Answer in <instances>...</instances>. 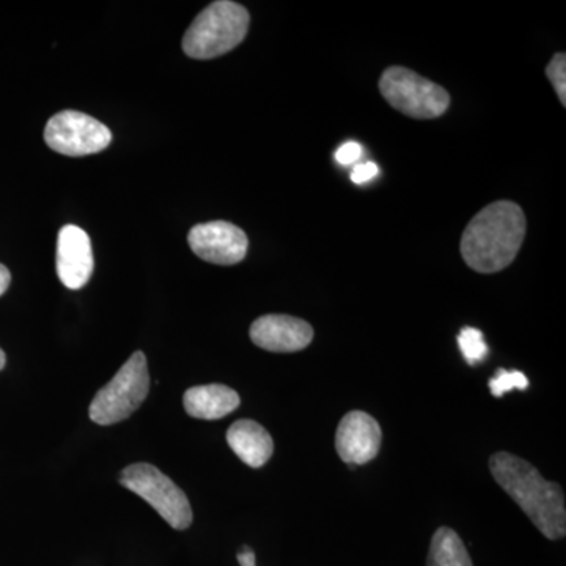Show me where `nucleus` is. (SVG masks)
<instances>
[{
    "mask_svg": "<svg viewBox=\"0 0 566 566\" xmlns=\"http://www.w3.org/2000/svg\"><path fill=\"white\" fill-rule=\"evenodd\" d=\"M227 442L234 455L253 469L262 468L274 453V442L262 424L238 420L227 431Z\"/></svg>",
    "mask_w": 566,
    "mask_h": 566,
    "instance_id": "f8f14e48",
    "label": "nucleus"
},
{
    "mask_svg": "<svg viewBox=\"0 0 566 566\" xmlns=\"http://www.w3.org/2000/svg\"><path fill=\"white\" fill-rule=\"evenodd\" d=\"M376 175H378V166L375 163H364L353 170L352 180L356 185H364V182L374 180Z\"/></svg>",
    "mask_w": 566,
    "mask_h": 566,
    "instance_id": "6ab92c4d",
    "label": "nucleus"
},
{
    "mask_svg": "<svg viewBox=\"0 0 566 566\" xmlns=\"http://www.w3.org/2000/svg\"><path fill=\"white\" fill-rule=\"evenodd\" d=\"M526 237V216L520 205L502 200L488 205L465 227L461 253L471 270L494 274L513 263Z\"/></svg>",
    "mask_w": 566,
    "mask_h": 566,
    "instance_id": "f03ea898",
    "label": "nucleus"
},
{
    "mask_svg": "<svg viewBox=\"0 0 566 566\" xmlns=\"http://www.w3.org/2000/svg\"><path fill=\"white\" fill-rule=\"evenodd\" d=\"M150 392L147 357L136 352L126 360L117 375L93 398L88 416L93 422L114 424L128 419L139 409Z\"/></svg>",
    "mask_w": 566,
    "mask_h": 566,
    "instance_id": "20e7f679",
    "label": "nucleus"
},
{
    "mask_svg": "<svg viewBox=\"0 0 566 566\" xmlns=\"http://www.w3.org/2000/svg\"><path fill=\"white\" fill-rule=\"evenodd\" d=\"M249 11L230 0L212 2L182 36V51L197 61H210L234 50L249 31Z\"/></svg>",
    "mask_w": 566,
    "mask_h": 566,
    "instance_id": "7ed1b4c3",
    "label": "nucleus"
},
{
    "mask_svg": "<svg viewBox=\"0 0 566 566\" xmlns=\"http://www.w3.org/2000/svg\"><path fill=\"white\" fill-rule=\"evenodd\" d=\"M427 566H472V560L460 535L452 528L441 527L431 538Z\"/></svg>",
    "mask_w": 566,
    "mask_h": 566,
    "instance_id": "4468645a",
    "label": "nucleus"
},
{
    "mask_svg": "<svg viewBox=\"0 0 566 566\" xmlns=\"http://www.w3.org/2000/svg\"><path fill=\"white\" fill-rule=\"evenodd\" d=\"M490 471L495 482L521 506L546 538H564L566 510L560 485L547 482L534 465L509 452L491 457Z\"/></svg>",
    "mask_w": 566,
    "mask_h": 566,
    "instance_id": "f257e3e1",
    "label": "nucleus"
},
{
    "mask_svg": "<svg viewBox=\"0 0 566 566\" xmlns=\"http://www.w3.org/2000/svg\"><path fill=\"white\" fill-rule=\"evenodd\" d=\"M379 91L394 109L419 120L441 117L450 106L446 88L403 66L387 69L379 80Z\"/></svg>",
    "mask_w": 566,
    "mask_h": 566,
    "instance_id": "39448f33",
    "label": "nucleus"
},
{
    "mask_svg": "<svg viewBox=\"0 0 566 566\" xmlns=\"http://www.w3.org/2000/svg\"><path fill=\"white\" fill-rule=\"evenodd\" d=\"M7 364V356L6 353L0 349V370H2L3 367H6Z\"/></svg>",
    "mask_w": 566,
    "mask_h": 566,
    "instance_id": "4be33fe9",
    "label": "nucleus"
},
{
    "mask_svg": "<svg viewBox=\"0 0 566 566\" xmlns=\"http://www.w3.org/2000/svg\"><path fill=\"white\" fill-rule=\"evenodd\" d=\"M381 441V427L376 419L364 411H352L338 424L335 449L346 464L360 465L375 460Z\"/></svg>",
    "mask_w": 566,
    "mask_h": 566,
    "instance_id": "1a4fd4ad",
    "label": "nucleus"
},
{
    "mask_svg": "<svg viewBox=\"0 0 566 566\" xmlns=\"http://www.w3.org/2000/svg\"><path fill=\"white\" fill-rule=\"evenodd\" d=\"M241 403L240 395L223 385L197 386L182 397L186 412L193 419L218 420L229 416Z\"/></svg>",
    "mask_w": 566,
    "mask_h": 566,
    "instance_id": "ddd939ff",
    "label": "nucleus"
},
{
    "mask_svg": "<svg viewBox=\"0 0 566 566\" xmlns=\"http://www.w3.org/2000/svg\"><path fill=\"white\" fill-rule=\"evenodd\" d=\"M528 387V379L526 375L521 371H506L504 368L495 371V376L490 381L491 394L494 397L501 398L506 392H512L513 389L526 390Z\"/></svg>",
    "mask_w": 566,
    "mask_h": 566,
    "instance_id": "dca6fc26",
    "label": "nucleus"
},
{
    "mask_svg": "<svg viewBox=\"0 0 566 566\" xmlns=\"http://www.w3.org/2000/svg\"><path fill=\"white\" fill-rule=\"evenodd\" d=\"M546 76L553 82L558 99L566 106V55L556 54L546 66Z\"/></svg>",
    "mask_w": 566,
    "mask_h": 566,
    "instance_id": "f3484780",
    "label": "nucleus"
},
{
    "mask_svg": "<svg viewBox=\"0 0 566 566\" xmlns=\"http://www.w3.org/2000/svg\"><path fill=\"white\" fill-rule=\"evenodd\" d=\"M93 249L88 234L77 226H65L59 232L55 268L63 285L80 290L93 274Z\"/></svg>",
    "mask_w": 566,
    "mask_h": 566,
    "instance_id": "9d476101",
    "label": "nucleus"
},
{
    "mask_svg": "<svg viewBox=\"0 0 566 566\" xmlns=\"http://www.w3.org/2000/svg\"><path fill=\"white\" fill-rule=\"evenodd\" d=\"M238 562H240L241 566H256L255 553H253L251 547L243 546L240 553H238Z\"/></svg>",
    "mask_w": 566,
    "mask_h": 566,
    "instance_id": "aec40b11",
    "label": "nucleus"
},
{
    "mask_svg": "<svg viewBox=\"0 0 566 566\" xmlns=\"http://www.w3.org/2000/svg\"><path fill=\"white\" fill-rule=\"evenodd\" d=\"M188 241L199 259L221 266L243 262L249 248L243 230L226 221L197 223L189 232Z\"/></svg>",
    "mask_w": 566,
    "mask_h": 566,
    "instance_id": "6e6552de",
    "label": "nucleus"
},
{
    "mask_svg": "<svg viewBox=\"0 0 566 566\" xmlns=\"http://www.w3.org/2000/svg\"><path fill=\"white\" fill-rule=\"evenodd\" d=\"M363 156V147L356 142H348V144L342 145L337 151H335V159L340 163L342 166H349V164L356 163L357 159Z\"/></svg>",
    "mask_w": 566,
    "mask_h": 566,
    "instance_id": "a211bd4d",
    "label": "nucleus"
},
{
    "mask_svg": "<svg viewBox=\"0 0 566 566\" xmlns=\"http://www.w3.org/2000/svg\"><path fill=\"white\" fill-rule=\"evenodd\" d=\"M44 142L55 153L80 158L106 150L112 133L104 123L84 112L62 111L48 122Z\"/></svg>",
    "mask_w": 566,
    "mask_h": 566,
    "instance_id": "0eeeda50",
    "label": "nucleus"
},
{
    "mask_svg": "<svg viewBox=\"0 0 566 566\" xmlns=\"http://www.w3.org/2000/svg\"><path fill=\"white\" fill-rule=\"evenodd\" d=\"M458 345L468 364L476 365L485 360L488 346L483 340V334L475 327H464L458 335Z\"/></svg>",
    "mask_w": 566,
    "mask_h": 566,
    "instance_id": "2eb2a0df",
    "label": "nucleus"
},
{
    "mask_svg": "<svg viewBox=\"0 0 566 566\" xmlns=\"http://www.w3.org/2000/svg\"><path fill=\"white\" fill-rule=\"evenodd\" d=\"M10 283L11 274L9 268L3 266V264L0 263V296L6 294L7 290H9Z\"/></svg>",
    "mask_w": 566,
    "mask_h": 566,
    "instance_id": "412c9836",
    "label": "nucleus"
},
{
    "mask_svg": "<svg viewBox=\"0 0 566 566\" xmlns=\"http://www.w3.org/2000/svg\"><path fill=\"white\" fill-rule=\"evenodd\" d=\"M251 338L271 353L303 352L314 340V329L304 319L290 315H264L251 326Z\"/></svg>",
    "mask_w": 566,
    "mask_h": 566,
    "instance_id": "9b49d317",
    "label": "nucleus"
},
{
    "mask_svg": "<svg viewBox=\"0 0 566 566\" xmlns=\"http://www.w3.org/2000/svg\"><path fill=\"white\" fill-rule=\"evenodd\" d=\"M122 486L133 491L148 502L175 531H185L192 524L193 515L188 497L180 486L163 474L158 468L147 463H137L123 469Z\"/></svg>",
    "mask_w": 566,
    "mask_h": 566,
    "instance_id": "423d86ee",
    "label": "nucleus"
}]
</instances>
